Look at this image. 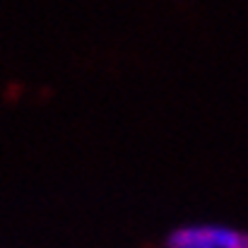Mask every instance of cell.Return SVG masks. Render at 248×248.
<instances>
[{
  "label": "cell",
  "instance_id": "cell-1",
  "mask_svg": "<svg viewBox=\"0 0 248 248\" xmlns=\"http://www.w3.org/2000/svg\"><path fill=\"white\" fill-rule=\"evenodd\" d=\"M169 248H248V234L224 224H188L169 234Z\"/></svg>",
  "mask_w": 248,
  "mask_h": 248
}]
</instances>
